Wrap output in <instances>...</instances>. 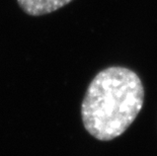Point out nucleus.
Segmentation results:
<instances>
[{
	"label": "nucleus",
	"instance_id": "obj_1",
	"mask_svg": "<svg viewBox=\"0 0 157 156\" xmlns=\"http://www.w3.org/2000/svg\"><path fill=\"white\" fill-rule=\"evenodd\" d=\"M144 96L136 72L121 66L103 69L90 82L81 105L85 130L99 141L120 137L138 117Z\"/></svg>",
	"mask_w": 157,
	"mask_h": 156
},
{
	"label": "nucleus",
	"instance_id": "obj_2",
	"mask_svg": "<svg viewBox=\"0 0 157 156\" xmlns=\"http://www.w3.org/2000/svg\"><path fill=\"white\" fill-rule=\"evenodd\" d=\"M72 0H17L19 7L25 13L33 16L49 14L67 5Z\"/></svg>",
	"mask_w": 157,
	"mask_h": 156
}]
</instances>
